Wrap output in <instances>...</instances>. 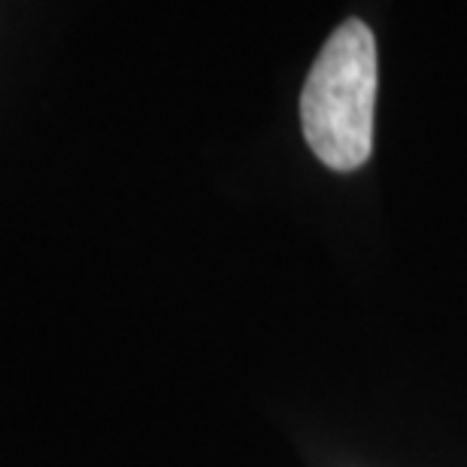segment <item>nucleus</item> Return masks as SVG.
<instances>
[{"mask_svg":"<svg viewBox=\"0 0 467 467\" xmlns=\"http://www.w3.org/2000/svg\"><path fill=\"white\" fill-rule=\"evenodd\" d=\"M377 40L361 18L328 36L306 77L301 119L306 143L331 171H355L373 149Z\"/></svg>","mask_w":467,"mask_h":467,"instance_id":"obj_1","label":"nucleus"}]
</instances>
